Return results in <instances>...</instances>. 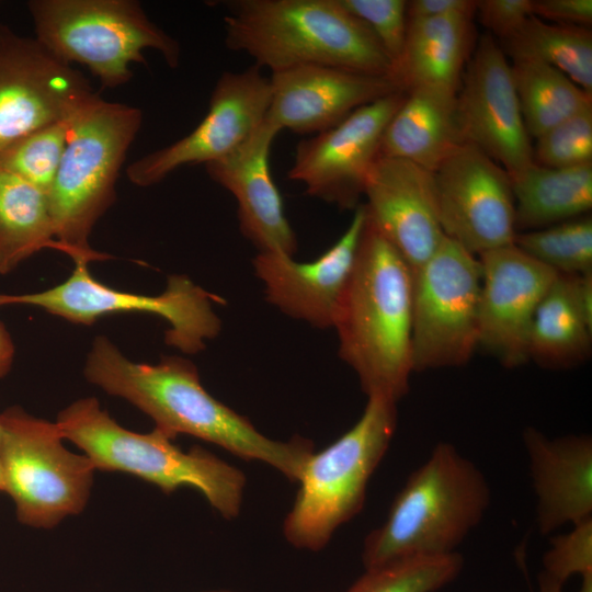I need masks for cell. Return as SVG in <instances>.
I'll list each match as a JSON object with an SVG mask.
<instances>
[{"mask_svg":"<svg viewBox=\"0 0 592 592\" xmlns=\"http://www.w3.org/2000/svg\"><path fill=\"white\" fill-rule=\"evenodd\" d=\"M84 376L112 396L121 397L150 417L171 440L186 434L216 444L231 454L272 466L298 482L314 453L310 440H272L247 419L214 398L202 385L195 365L179 356L157 364L127 358L106 337H96Z\"/></svg>","mask_w":592,"mask_h":592,"instance_id":"obj_1","label":"cell"},{"mask_svg":"<svg viewBox=\"0 0 592 592\" xmlns=\"http://www.w3.org/2000/svg\"><path fill=\"white\" fill-rule=\"evenodd\" d=\"M412 271L367 220L333 327L339 355L367 397L396 402L409 389L412 364Z\"/></svg>","mask_w":592,"mask_h":592,"instance_id":"obj_2","label":"cell"},{"mask_svg":"<svg viewBox=\"0 0 592 592\" xmlns=\"http://www.w3.org/2000/svg\"><path fill=\"white\" fill-rule=\"evenodd\" d=\"M225 7L226 46L260 68L323 65L395 78L372 31L339 0H232Z\"/></svg>","mask_w":592,"mask_h":592,"instance_id":"obj_3","label":"cell"},{"mask_svg":"<svg viewBox=\"0 0 592 592\" xmlns=\"http://www.w3.org/2000/svg\"><path fill=\"white\" fill-rule=\"evenodd\" d=\"M490 502L491 490L478 466L451 443L440 442L396 494L385 522L366 536L365 569L457 553Z\"/></svg>","mask_w":592,"mask_h":592,"instance_id":"obj_4","label":"cell"},{"mask_svg":"<svg viewBox=\"0 0 592 592\" xmlns=\"http://www.w3.org/2000/svg\"><path fill=\"white\" fill-rule=\"evenodd\" d=\"M56 424L64 440L83 451L96 470L138 477L167 494L191 487L227 520L240 512L244 474L202 447L185 452L156 428L149 433L127 430L93 397L69 405Z\"/></svg>","mask_w":592,"mask_h":592,"instance_id":"obj_5","label":"cell"},{"mask_svg":"<svg viewBox=\"0 0 592 592\" xmlns=\"http://www.w3.org/2000/svg\"><path fill=\"white\" fill-rule=\"evenodd\" d=\"M143 122L139 109L96 94L72 118L67 146L47 193L55 237L73 262L107 259L89 238L116 198L115 185Z\"/></svg>","mask_w":592,"mask_h":592,"instance_id":"obj_6","label":"cell"},{"mask_svg":"<svg viewBox=\"0 0 592 592\" xmlns=\"http://www.w3.org/2000/svg\"><path fill=\"white\" fill-rule=\"evenodd\" d=\"M397 428V402L369 396L356 423L319 453L298 480L283 533L294 547L318 551L363 508L368 481Z\"/></svg>","mask_w":592,"mask_h":592,"instance_id":"obj_7","label":"cell"},{"mask_svg":"<svg viewBox=\"0 0 592 592\" xmlns=\"http://www.w3.org/2000/svg\"><path fill=\"white\" fill-rule=\"evenodd\" d=\"M27 9L35 38L59 59L87 67L105 88L127 83L145 49L157 50L171 68L180 62L178 41L138 1L32 0Z\"/></svg>","mask_w":592,"mask_h":592,"instance_id":"obj_8","label":"cell"},{"mask_svg":"<svg viewBox=\"0 0 592 592\" xmlns=\"http://www.w3.org/2000/svg\"><path fill=\"white\" fill-rule=\"evenodd\" d=\"M56 424L20 407L0 413V463L20 523L52 528L79 514L90 497L92 462L62 444Z\"/></svg>","mask_w":592,"mask_h":592,"instance_id":"obj_9","label":"cell"},{"mask_svg":"<svg viewBox=\"0 0 592 592\" xmlns=\"http://www.w3.org/2000/svg\"><path fill=\"white\" fill-rule=\"evenodd\" d=\"M219 301L223 299L217 295L183 275L169 276L166 291L156 296L117 291L95 280L84 261L75 262L69 277L48 289L0 294V306H35L80 325H91L112 314L156 315L169 325L166 342L187 354L202 351L207 340L218 335L221 322L213 306Z\"/></svg>","mask_w":592,"mask_h":592,"instance_id":"obj_10","label":"cell"},{"mask_svg":"<svg viewBox=\"0 0 592 592\" xmlns=\"http://www.w3.org/2000/svg\"><path fill=\"white\" fill-rule=\"evenodd\" d=\"M412 282L413 372L466 364L479 339L478 258L445 236Z\"/></svg>","mask_w":592,"mask_h":592,"instance_id":"obj_11","label":"cell"},{"mask_svg":"<svg viewBox=\"0 0 592 592\" xmlns=\"http://www.w3.org/2000/svg\"><path fill=\"white\" fill-rule=\"evenodd\" d=\"M96 94L72 65L0 23V152L38 128L71 121Z\"/></svg>","mask_w":592,"mask_h":592,"instance_id":"obj_12","label":"cell"},{"mask_svg":"<svg viewBox=\"0 0 592 592\" xmlns=\"http://www.w3.org/2000/svg\"><path fill=\"white\" fill-rule=\"evenodd\" d=\"M433 177L439 219L446 237L476 257L514 243L512 181L500 164L464 143Z\"/></svg>","mask_w":592,"mask_h":592,"instance_id":"obj_13","label":"cell"},{"mask_svg":"<svg viewBox=\"0 0 592 592\" xmlns=\"http://www.w3.org/2000/svg\"><path fill=\"white\" fill-rule=\"evenodd\" d=\"M252 65L224 72L201 123L178 141L132 162L126 174L138 186L161 182L183 166L217 161L242 145L263 123L271 100L270 79Z\"/></svg>","mask_w":592,"mask_h":592,"instance_id":"obj_14","label":"cell"},{"mask_svg":"<svg viewBox=\"0 0 592 592\" xmlns=\"http://www.w3.org/2000/svg\"><path fill=\"white\" fill-rule=\"evenodd\" d=\"M456 113L463 143L479 148L511 179L534 163L511 64L490 35L480 37L466 65L456 93Z\"/></svg>","mask_w":592,"mask_h":592,"instance_id":"obj_15","label":"cell"},{"mask_svg":"<svg viewBox=\"0 0 592 592\" xmlns=\"http://www.w3.org/2000/svg\"><path fill=\"white\" fill-rule=\"evenodd\" d=\"M401 90L352 112L335 126L300 140L287 177L340 209L356 208L383 134L403 101Z\"/></svg>","mask_w":592,"mask_h":592,"instance_id":"obj_16","label":"cell"},{"mask_svg":"<svg viewBox=\"0 0 592 592\" xmlns=\"http://www.w3.org/2000/svg\"><path fill=\"white\" fill-rule=\"evenodd\" d=\"M478 346L508 368L530 361V333L542 299L559 275L514 243L478 257Z\"/></svg>","mask_w":592,"mask_h":592,"instance_id":"obj_17","label":"cell"},{"mask_svg":"<svg viewBox=\"0 0 592 592\" xmlns=\"http://www.w3.org/2000/svg\"><path fill=\"white\" fill-rule=\"evenodd\" d=\"M265 118L278 130L325 132L356 109L403 90L395 78L306 65L272 72ZM406 91V90H405Z\"/></svg>","mask_w":592,"mask_h":592,"instance_id":"obj_18","label":"cell"},{"mask_svg":"<svg viewBox=\"0 0 592 592\" xmlns=\"http://www.w3.org/2000/svg\"><path fill=\"white\" fill-rule=\"evenodd\" d=\"M364 224L365 209L358 205L342 236L309 262L295 261L281 252H258L252 264L264 285L266 300L285 315L314 327H333Z\"/></svg>","mask_w":592,"mask_h":592,"instance_id":"obj_19","label":"cell"},{"mask_svg":"<svg viewBox=\"0 0 592 592\" xmlns=\"http://www.w3.org/2000/svg\"><path fill=\"white\" fill-rule=\"evenodd\" d=\"M367 220L395 247L411 271L445 237L437 213L433 172L410 161L378 157L366 177Z\"/></svg>","mask_w":592,"mask_h":592,"instance_id":"obj_20","label":"cell"},{"mask_svg":"<svg viewBox=\"0 0 592 592\" xmlns=\"http://www.w3.org/2000/svg\"><path fill=\"white\" fill-rule=\"evenodd\" d=\"M280 130L266 118L228 156L205 164L209 178L238 204L241 234L258 252L294 255L297 238L283 209L270 169V150Z\"/></svg>","mask_w":592,"mask_h":592,"instance_id":"obj_21","label":"cell"},{"mask_svg":"<svg viewBox=\"0 0 592 592\" xmlns=\"http://www.w3.org/2000/svg\"><path fill=\"white\" fill-rule=\"evenodd\" d=\"M523 442L536 497V524L542 535L592 519V439L570 434L549 439L526 428Z\"/></svg>","mask_w":592,"mask_h":592,"instance_id":"obj_22","label":"cell"},{"mask_svg":"<svg viewBox=\"0 0 592 592\" xmlns=\"http://www.w3.org/2000/svg\"><path fill=\"white\" fill-rule=\"evenodd\" d=\"M456 93L414 87L406 95L383 134L379 156L397 158L434 172L463 143Z\"/></svg>","mask_w":592,"mask_h":592,"instance_id":"obj_23","label":"cell"},{"mask_svg":"<svg viewBox=\"0 0 592 592\" xmlns=\"http://www.w3.org/2000/svg\"><path fill=\"white\" fill-rule=\"evenodd\" d=\"M471 42L473 18L408 20L395 79L403 90L434 87L457 92Z\"/></svg>","mask_w":592,"mask_h":592,"instance_id":"obj_24","label":"cell"},{"mask_svg":"<svg viewBox=\"0 0 592 592\" xmlns=\"http://www.w3.org/2000/svg\"><path fill=\"white\" fill-rule=\"evenodd\" d=\"M511 181L517 232L588 215L592 207V163L571 168L533 163Z\"/></svg>","mask_w":592,"mask_h":592,"instance_id":"obj_25","label":"cell"},{"mask_svg":"<svg viewBox=\"0 0 592 592\" xmlns=\"http://www.w3.org/2000/svg\"><path fill=\"white\" fill-rule=\"evenodd\" d=\"M46 248L61 251L47 193L0 168V273Z\"/></svg>","mask_w":592,"mask_h":592,"instance_id":"obj_26","label":"cell"},{"mask_svg":"<svg viewBox=\"0 0 592 592\" xmlns=\"http://www.w3.org/2000/svg\"><path fill=\"white\" fill-rule=\"evenodd\" d=\"M591 339L592 323L574 299L570 275L559 274L535 312L530 360L545 367H569L589 356Z\"/></svg>","mask_w":592,"mask_h":592,"instance_id":"obj_27","label":"cell"},{"mask_svg":"<svg viewBox=\"0 0 592 592\" xmlns=\"http://www.w3.org/2000/svg\"><path fill=\"white\" fill-rule=\"evenodd\" d=\"M500 47L513 60L548 65L592 94V33L530 16Z\"/></svg>","mask_w":592,"mask_h":592,"instance_id":"obj_28","label":"cell"},{"mask_svg":"<svg viewBox=\"0 0 592 592\" xmlns=\"http://www.w3.org/2000/svg\"><path fill=\"white\" fill-rule=\"evenodd\" d=\"M511 70L530 137L537 138L562 121L592 107L591 93L548 65L513 60Z\"/></svg>","mask_w":592,"mask_h":592,"instance_id":"obj_29","label":"cell"},{"mask_svg":"<svg viewBox=\"0 0 592 592\" xmlns=\"http://www.w3.org/2000/svg\"><path fill=\"white\" fill-rule=\"evenodd\" d=\"M514 244L558 274L592 272V218L584 215L546 228L517 232Z\"/></svg>","mask_w":592,"mask_h":592,"instance_id":"obj_30","label":"cell"},{"mask_svg":"<svg viewBox=\"0 0 592 592\" xmlns=\"http://www.w3.org/2000/svg\"><path fill=\"white\" fill-rule=\"evenodd\" d=\"M464 567L458 553L398 559L367 568L345 592H436Z\"/></svg>","mask_w":592,"mask_h":592,"instance_id":"obj_31","label":"cell"},{"mask_svg":"<svg viewBox=\"0 0 592 592\" xmlns=\"http://www.w3.org/2000/svg\"><path fill=\"white\" fill-rule=\"evenodd\" d=\"M71 121L53 123L13 141L0 152V168L48 193L67 146Z\"/></svg>","mask_w":592,"mask_h":592,"instance_id":"obj_32","label":"cell"},{"mask_svg":"<svg viewBox=\"0 0 592 592\" xmlns=\"http://www.w3.org/2000/svg\"><path fill=\"white\" fill-rule=\"evenodd\" d=\"M533 146L534 163L547 168H571L592 163V107L562 121Z\"/></svg>","mask_w":592,"mask_h":592,"instance_id":"obj_33","label":"cell"},{"mask_svg":"<svg viewBox=\"0 0 592 592\" xmlns=\"http://www.w3.org/2000/svg\"><path fill=\"white\" fill-rule=\"evenodd\" d=\"M339 2L368 26L390 59L395 75L406 42L408 25L407 1L339 0Z\"/></svg>","mask_w":592,"mask_h":592,"instance_id":"obj_34","label":"cell"},{"mask_svg":"<svg viewBox=\"0 0 592 592\" xmlns=\"http://www.w3.org/2000/svg\"><path fill=\"white\" fill-rule=\"evenodd\" d=\"M545 576L565 582L574 574H592V519L571 527L567 534L551 537L543 558Z\"/></svg>","mask_w":592,"mask_h":592,"instance_id":"obj_35","label":"cell"},{"mask_svg":"<svg viewBox=\"0 0 592 592\" xmlns=\"http://www.w3.org/2000/svg\"><path fill=\"white\" fill-rule=\"evenodd\" d=\"M475 14L485 27L503 41L534 15L533 0H479Z\"/></svg>","mask_w":592,"mask_h":592,"instance_id":"obj_36","label":"cell"},{"mask_svg":"<svg viewBox=\"0 0 592 592\" xmlns=\"http://www.w3.org/2000/svg\"><path fill=\"white\" fill-rule=\"evenodd\" d=\"M533 14L547 22L588 29L592 0H533Z\"/></svg>","mask_w":592,"mask_h":592,"instance_id":"obj_37","label":"cell"},{"mask_svg":"<svg viewBox=\"0 0 592 592\" xmlns=\"http://www.w3.org/2000/svg\"><path fill=\"white\" fill-rule=\"evenodd\" d=\"M476 1L473 0H412L407 1V19H432L447 16L473 18Z\"/></svg>","mask_w":592,"mask_h":592,"instance_id":"obj_38","label":"cell"},{"mask_svg":"<svg viewBox=\"0 0 592 592\" xmlns=\"http://www.w3.org/2000/svg\"><path fill=\"white\" fill-rule=\"evenodd\" d=\"M14 358V344L11 335L0 322V378L4 377L11 369Z\"/></svg>","mask_w":592,"mask_h":592,"instance_id":"obj_39","label":"cell"},{"mask_svg":"<svg viewBox=\"0 0 592 592\" xmlns=\"http://www.w3.org/2000/svg\"><path fill=\"white\" fill-rule=\"evenodd\" d=\"M538 592H563V584L544 573L539 576Z\"/></svg>","mask_w":592,"mask_h":592,"instance_id":"obj_40","label":"cell"},{"mask_svg":"<svg viewBox=\"0 0 592 592\" xmlns=\"http://www.w3.org/2000/svg\"><path fill=\"white\" fill-rule=\"evenodd\" d=\"M581 587L579 592H592V574L581 577Z\"/></svg>","mask_w":592,"mask_h":592,"instance_id":"obj_41","label":"cell"},{"mask_svg":"<svg viewBox=\"0 0 592 592\" xmlns=\"http://www.w3.org/2000/svg\"><path fill=\"white\" fill-rule=\"evenodd\" d=\"M0 492H4V480H3L1 463H0Z\"/></svg>","mask_w":592,"mask_h":592,"instance_id":"obj_42","label":"cell"},{"mask_svg":"<svg viewBox=\"0 0 592 592\" xmlns=\"http://www.w3.org/2000/svg\"><path fill=\"white\" fill-rule=\"evenodd\" d=\"M203 592H237V591L219 589V590H209V591H203Z\"/></svg>","mask_w":592,"mask_h":592,"instance_id":"obj_43","label":"cell"}]
</instances>
